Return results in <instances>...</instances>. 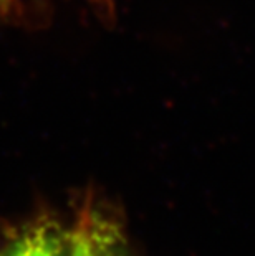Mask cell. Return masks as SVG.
<instances>
[{
	"instance_id": "obj_1",
	"label": "cell",
	"mask_w": 255,
	"mask_h": 256,
	"mask_svg": "<svg viewBox=\"0 0 255 256\" xmlns=\"http://www.w3.org/2000/svg\"><path fill=\"white\" fill-rule=\"evenodd\" d=\"M0 256H80L77 226L55 218L25 223L0 246Z\"/></svg>"
},
{
	"instance_id": "obj_2",
	"label": "cell",
	"mask_w": 255,
	"mask_h": 256,
	"mask_svg": "<svg viewBox=\"0 0 255 256\" xmlns=\"http://www.w3.org/2000/svg\"><path fill=\"white\" fill-rule=\"evenodd\" d=\"M77 232L80 256H134L121 225L100 210H86Z\"/></svg>"
},
{
	"instance_id": "obj_3",
	"label": "cell",
	"mask_w": 255,
	"mask_h": 256,
	"mask_svg": "<svg viewBox=\"0 0 255 256\" xmlns=\"http://www.w3.org/2000/svg\"><path fill=\"white\" fill-rule=\"evenodd\" d=\"M4 2H9V0H0V4H4Z\"/></svg>"
}]
</instances>
